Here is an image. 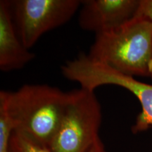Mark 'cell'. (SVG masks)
<instances>
[{"label":"cell","mask_w":152,"mask_h":152,"mask_svg":"<svg viewBox=\"0 0 152 152\" xmlns=\"http://www.w3.org/2000/svg\"><path fill=\"white\" fill-rule=\"evenodd\" d=\"M87 55L125 75L152 78V23L134 17L96 34Z\"/></svg>","instance_id":"obj_2"},{"label":"cell","mask_w":152,"mask_h":152,"mask_svg":"<svg viewBox=\"0 0 152 152\" xmlns=\"http://www.w3.org/2000/svg\"><path fill=\"white\" fill-rule=\"evenodd\" d=\"M16 129L4 106L0 103V152H9V141Z\"/></svg>","instance_id":"obj_9"},{"label":"cell","mask_w":152,"mask_h":152,"mask_svg":"<svg viewBox=\"0 0 152 152\" xmlns=\"http://www.w3.org/2000/svg\"><path fill=\"white\" fill-rule=\"evenodd\" d=\"M85 152H108L100 137Z\"/></svg>","instance_id":"obj_11"},{"label":"cell","mask_w":152,"mask_h":152,"mask_svg":"<svg viewBox=\"0 0 152 152\" xmlns=\"http://www.w3.org/2000/svg\"><path fill=\"white\" fill-rule=\"evenodd\" d=\"M35 55L25 47L19 37L11 13V1H0V69H21Z\"/></svg>","instance_id":"obj_7"},{"label":"cell","mask_w":152,"mask_h":152,"mask_svg":"<svg viewBox=\"0 0 152 152\" xmlns=\"http://www.w3.org/2000/svg\"><path fill=\"white\" fill-rule=\"evenodd\" d=\"M134 17H140L152 23V0H140Z\"/></svg>","instance_id":"obj_10"},{"label":"cell","mask_w":152,"mask_h":152,"mask_svg":"<svg viewBox=\"0 0 152 152\" xmlns=\"http://www.w3.org/2000/svg\"><path fill=\"white\" fill-rule=\"evenodd\" d=\"M66 92L47 85H25L15 92L1 91L0 103L23 132L50 147L71 99Z\"/></svg>","instance_id":"obj_1"},{"label":"cell","mask_w":152,"mask_h":152,"mask_svg":"<svg viewBox=\"0 0 152 152\" xmlns=\"http://www.w3.org/2000/svg\"><path fill=\"white\" fill-rule=\"evenodd\" d=\"M71 99L50 145L53 152H85L99 138L102 109L94 91L80 87Z\"/></svg>","instance_id":"obj_4"},{"label":"cell","mask_w":152,"mask_h":152,"mask_svg":"<svg viewBox=\"0 0 152 152\" xmlns=\"http://www.w3.org/2000/svg\"><path fill=\"white\" fill-rule=\"evenodd\" d=\"M80 0L11 1L17 33L30 49L44 34L69 21L80 9Z\"/></svg>","instance_id":"obj_5"},{"label":"cell","mask_w":152,"mask_h":152,"mask_svg":"<svg viewBox=\"0 0 152 152\" xmlns=\"http://www.w3.org/2000/svg\"><path fill=\"white\" fill-rule=\"evenodd\" d=\"M9 152H53L50 147L39 143L23 132L15 130L9 141Z\"/></svg>","instance_id":"obj_8"},{"label":"cell","mask_w":152,"mask_h":152,"mask_svg":"<svg viewBox=\"0 0 152 152\" xmlns=\"http://www.w3.org/2000/svg\"><path fill=\"white\" fill-rule=\"evenodd\" d=\"M66 78L76 82L80 87L94 91L103 85H115L126 89L137 98L142 111L132 127L134 134L147 131L152 127V85L142 83L132 76L125 75L106 64L81 54L61 66Z\"/></svg>","instance_id":"obj_3"},{"label":"cell","mask_w":152,"mask_h":152,"mask_svg":"<svg viewBox=\"0 0 152 152\" xmlns=\"http://www.w3.org/2000/svg\"><path fill=\"white\" fill-rule=\"evenodd\" d=\"M140 0H85L78 21L82 29L99 34L119 27L135 15Z\"/></svg>","instance_id":"obj_6"}]
</instances>
